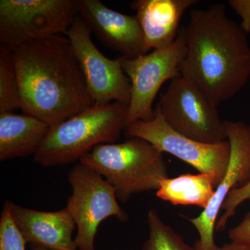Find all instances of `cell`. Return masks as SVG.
<instances>
[{
    "label": "cell",
    "mask_w": 250,
    "mask_h": 250,
    "mask_svg": "<svg viewBox=\"0 0 250 250\" xmlns=\"http://www.w3.org/2000/svg\"><path fill=\"white\" fill-rule=\"evenodd\" d=\"M12 51L23 113L51 128L94 104L68 38L49 36Z\"/></svg>",
    "instance_id": "obj_1"
},
{
    "label": "cell",
    "mask_w": 250,
    "mask_h": 250,
    "mask_svg": "<svg viewBox=\"0 0 250 250\" xmlns=\"http://www.w3.org/2000/svg\"><path fill=\"white\" fill-rule=\"evenodd\" d=\"M187 51L180 75L218 106L233 98L250 77V46L223 5L193 9L183 28Z\"/></svg>",
    "instance_id": "obj_2"
},
{
    "label": "cell",
    "mask_w": 250,
    "mask_h": 250,
    "mask_svg": "<svg viewBox=\"0 0 250 250\" xmlns=\"http://www.w3.org/2000/svg\"><path fill=\"white\" fill-rule=\"evenodd\" d=\"M129 105L94 104L76 116L51 127L34 154L44 167L65 166L80 160L99 145L116 143L127 125Z\"/></svg>",
    "instance_id": "obj_3"
},
{
    "label": "cell",
    "mask_w": 250,
    "mask_h": 250,
    "mask_svg": "<svg viewBox=\"0 0 250 250\" xmlns=\"http://www.w3.org/2000/svg\"><path fill=\"white\" fill-rule=\"evenodd\" d=\"M80 162L103 176L114 188L122 202L134 194L157 190L161 179L168 177L164 153L139 138L99 145L82 156Z\"/></svg>",
    "instance_id": "obj_4"
},
{
    "label": "cell",
    "mask_w": 250,
    "mask_h": 250,
    "mask_svg": "<svg viewBox=\"0 0 250 250\" xmlns=\"http://www.w3.org/2000/svg\"><path fill=\"white\" fill-rule=\"evenodd\" d=\"M78 16L77 0H1L0 44L13 50L29 41L66 36Z\"/></svg>",
    "instance_id": "obj_5"
},
{
    "label": "cell",
    "mask_w": 250,
    "mask_h": 250,
    "mask_svg": "<svg viewBox=\"0 0 250 250\" xmlns=\"http://www.w3.org/2000/svg\"><path fill=\"white\" fill-rule=\"evenodd\" d=\"M67 178L72 194L67 199L66 208L76 224L77 249L95 250L100 224L110 217L126 221L128 215L120 207L114 188L89 166L78 163Z\"/></svg>",
    "instance_id": "obj_6"
},
{
    "label": "cell",
    "mask_w": 250,
    "mask_h": 250,
    "mask_svg": "<svg viewBox=\"0 0 250 250\" xmlns=\"http://www.w3.org/2000/svg\"><path fill=\"white\" fill-rule=\"evenodd\" d=\"M156 107L170 127L186 137L210 144L228 140L218 106L182 75L171 81Z\"/></svg>",
    "instance_id": "obj_7"
},
{
    "label": "cell",
    "mask_w": 250,
    "mask_h": 250,
    "mask_svg": "<svg viewBox=\"0 0 250 250\" xmlns=\"http://www.w3.org/2000/svg\"><path fill=\"white\" fill-rule=\"evenodd\" d=\"M186 51L187 45L182 29L170 47L154 49L150 53L134 59L122 57V66L131 83L127 125L154 118V99L165 82L180 76L179 68Z\"/></svg>",
    "instance_id": "obj_8"
},
{
    "label": "cell",
    "mask_w": 250,
    "mask_h": 250,
    "mask_svg": "<svg viewBox=\"0 0 250 250\" xmlns=\"http://www.w3.org/2000/svg\"><path fill=\"white\" fill-rule=\"evenodd\" d=\"M154 113L151 121H140L126 125V135L145 140L160 152L169 153L191 166L200 173L208 174L218 187L229 163L231 146L228 140L211 144L198 142L170 127L156 107Z\"/></svg>",
    "instance_id": "obj_9"
},
{
    "label": "cell",
    "mask_w": 250,
    "mask_h": 250,
    "mask_svg": "<svg viewBox=\"0 0 250 250\" xmlns=\"http://www.w3.org/2000/svg\"><path fill=\"white\" fill-rule=\"evenodd\" d=\"M90 36V29L80 16L66 35L83 69L94 104L117 102L129 105L131 83L122 66L123 57L108 58L99 50Z\"/></svg>",
    "instance_id": "obj_10"
},
{
    "label": "cell",
    "mask_w": 250,
    "mask_h": 250,
    "mask_svg": "<svg viewBox=\"0 0 250 250\" xmlns=\"http://www.w3.org/2000/svg\"><path fill=\"white\" fill-rule=\"evenodd\" d=\"M224 124L231 146L229 163L207 208L196 218L188 219L199 234L194 250H218L214 232L219 213L230 192L250 179V126L242 122L229 121H224Z\"/></svg>",
    "instance_id": "obj_11"
},
{
    "label": "cell",
    "mask_w": 250,
    "mask_h": 250,
    "mask_svg": "<svg viewBox=\"0 0 250 250\" xmlns=\"http://www.w3.org/2000/svg\"><path fill=\"white\" fill-rule=\"evenodd\" d=\"M79 16L99 41L121 57L146 54L142 29L135 16L113 11L100 0H77Z\"/></svg>",
    "instance_id": "obj_12"
},
{
    "label": "cell",
    "mask_w": 250,
    "mask_h": 250,
    "mask_svg": "<svg viewBox=\"0 0 250 250\" xmlns=\"http://www.w3.org/2000/svg\"><path fill=\"white\" fill-rule=\"evenodd\" d=\"M10 210L27 243L51 250H77L72 238L76 224L67 208L57 211H40L11 202Z\"/></svg>",
    "instance_id": "obj_13"
},
{
    "label": "cell",
    "mask_w": 250,
    "mask_h": 250,
    "mask_svg": "<svg viewBox=\"0 0 250 250\" xmlns=\"http://www.w3.org/2000/svg\"><path fill=\"white\" fill-rule=\"evenodd\" d=\"M197 0H136L131 4L143 31L146 54L174 43L184 13Z\"/></svg>",
    "instance_id": "obj_14"
},
{
    "label": "cell",
    "mask_w": 250,
    "mask_h": 250,
    "mask_svg": "<svg viewBox=\"0 0 250 250\" xmlns=\"http://www.w3.org/2000/svg\"><path fill=\"white\" fill-rule=\"evenodd\" d=\"M50 127L35 117L0 113V161L35 154Z\"/></svg>",
    "instance_id": "obj_15"
},
{
    "label": "cell",
    "mask_w": 250,
    "mask_h": 250,
    "mask_svg": "<svg viewBox=\"0 0 250 250\" xmlns=\"http://www.w3.org/2000/svg\"><path fill=\"white\" fill-rule=\"evenodd\" d=\"M215 183L207 174H186L159 182L156 196L173 205L196 206L205 210L214 195Z\"/></svg>",
    "instance_id": "obj_16"
},
{
    "label": "cell",
    "mask_w": 250,
    "mask_h": 250,
    "mask_svg": "<svg viewBox=\"0 0 250 250\" xmlns=\"http://www.w3.org/2000/svg\"><path fill=\"white\" fill-rule=\"evenodd\" d=\"M21 108L19 85L13 51L0 44V113Z\"/></svg>",
    "instance_id": "obj_17"
},
{
    "label": "cell",
    "mask_w": 250,
    "mask_h": 250,
    "mask_svg": "<svg viewBox=\"0 0 250 250\" xmlns=\"http://www.w3.org/2000/svg\"><path fill=\"white\" fill-rule=\"evenodd\" d=\"M147 224L149 238L143 245V250H194L173 229L164 223L156 210L148 212Z\"/></svg>",
    "instance_id": "obj_18"
},
{
    "label": "cell",
    "mask_w": 250,
    "mask_h": 250,
    "mask_svg": "<svg viewBox=\"0 0 250 250\" xmlns=\"http://www.w3.org/2000/svg\"><path fill=\"white\" fill-rule=\"evenodd\" d=\"M10 203L5 202L0 218V250H25L27 242L13 220Z\"/></svg>",
    "instance_id": "obj_19"
},
{
    "label": "cell",
    "mask_w": 250,
    "mask_h": 250,
    "mask_svg": "<svg viewBox=\"0 0 250 250\" xmlns=\"http://www.w3.org/2000/svg\"><path fill=\"white\" fill-rule=\"evenodd\" d=\"M248 200H250V179L244 185L233 189L227 197L222 207L223 215L217 220L215 231L225 229L229 220L235 215L238 207Z\"/></svg>",
    "instance_id": "obj_20"
},
{
    "label": "cell",
    "mask_w": 250,
    "mask_h": 250,
    "mask_svg": "<svg viewBox=\"0 0 250 250\" xmlns=\"http://www.w3.org/2000/svg\"><path fill=\"white\" fill-rule=\"evenodd\" d=\"M229 237L233 243L250 246V211L241 223L229 230Z\"/></svg>",
    "instance_id": "obj_21"
},
{
    "label": "cell",
    "mask_w": 250,
    "mask_h": 250,
    "mask_svg": "<svg viewBox=\"0 0 250 250\" xmlns=\"http://www.w3.org/2000/svg\"><path fill=\"white\" fill-rule=\"evenodd\" d=\"M228 4L240 18L241 29L246 34L250 33V0H229Z\"/></svg>",
    "instance_id": "obj_22"
},
{
    "label": "cell",
    "mask_w": 250,
    "mask_h": 250,
    "mask_svg": "<svg viewBox=\"0 0 250 250\" xmlns=\"http://www.w3.org/2000/svg\"><path fill=\"white\" fill-rule=\"evenodd\" d=\"M218 250H250V246L238 244L231 242L229 243H225L223 246L218 248Z\"/></svg>",
    "instance_id": "obj_23"
},
{
    "label": "cell",
    "mask_w": 250,
    "mask_h": 250,
    "mask_svg": "<svg viewBox=\"0 0 250 250\" xmlns=\"http://www.w3.org/2000/svg\"><path fill=\"white\" fill-rule=\"evenodd\" d=\"M31 250H51L47 249V248H43V247L39 246H34V245H30Z\"/></svg>",
    "instance_id": "obj_24"
}]
</instances>
